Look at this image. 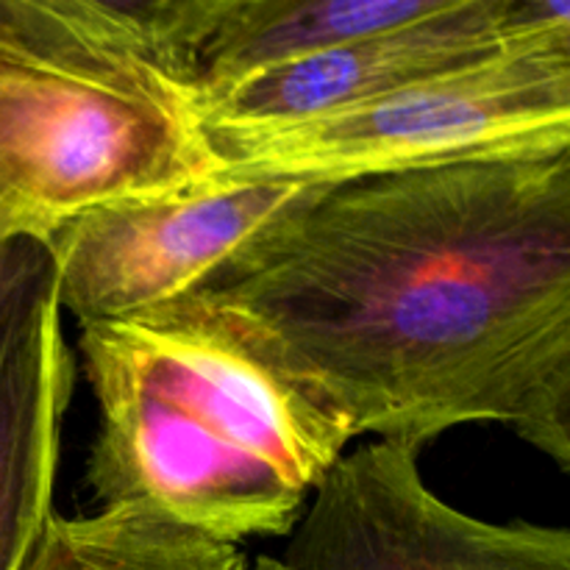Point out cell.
Wrapping results in <instances>:
<instances>
[{
	"mask_svg": "<svg viewBox=\"0 0 570 570\" xmlns=\"http://www.w3.org/2000/svg\"><path fill=\"white\" fill-rule=\"evenodd\" d=\"M217 173L161 0H0V248Z\"/></svg>",
	"mask_w": 570,
	"mask_h": 570,
	"instance_id": "3",
	"label": "cell"
},
{
	"mask_svg": "<svg viewBox=\"0 0 570 570\" xmlns=\"http://www.w3.org/2000/svg\"><path fill=\"white\" fill-rule=\"evenodd\" d=\"M189 298L354 440L495 423L570 471V150L321 184Z\"/></svg>",
	"mask_w": 570,
	"mask_h": 570,
	"instance_id": "1",
	"label": "cell"
},
{
	"mask_svg": "<svg viewBox=\"0 0 570 570\" xmlns=\"http://www.w3.org/2000/svg\"><path fill=\"white\" fill-rule=\"evenodd\" d=\"M98 426V507L142 512L215 543L287 538L354 434L278 373L220 312L181 298L81 323Z\"/></svg>",
	"mask_w": 570,
	"mask_h": 570,
	"instance_id": "2",
	"label": "cell"
},
{
	"mask_svg": "<svg viewBox=\"0 0 570 570\" xmlns=\"http://www.w3.org/2000/svg\"><path fill=\"white\" fill-rule=\"evenodd\" d=\"M321 184L217 173L156 198L104 206L42 245L61 315L126 321L198 293Z\"/></svg>",
	"mask_w": 570,
	"mask_h": 570,
	"instance_id": "5",
	"label": "cell"
},
{
	"mask_svg": "<svg viewBox=\"0 0 570 570\" xmlns=\"http://www.w3.org/2000/svg\"><path fill=\"white\" fill-rule=\"evenodd\" d=\"M570 26L568 0H445L434 14L271 67L204 100L206 128L309 120Z\"/></svg>",
	"mask_w": 570,
	"mask_h": 570,
	"instance_id": "7",
	"label": "cell"
},
{
	"mask_svg": "<svg viewBox=\"0 0 570 570\" xmlns=\"http://www.w3.org/2000/svg\"><path fill=\"white\" fill-rule=\"evenodd\" d=\"M421 451L379 443L345 451L287 534L282 570H570V532L490 523L426 484Z\"/></svg>",
	"mask_w": 570,
	"mask_h": 570,
	"instance_id": "6",
	"label": "cell"
},
{
	"mask_svg": "<svg viewBox=\"0 0 570 570\" xmlns=\"http://www.w3.org/2000/svg\"><path fill=\"white\" fill-rule=\"evenodd\" d=\"M445 0H178V37L200 106L220 89L434 14Z\"/></svg>",
	"mask_w": 570,
	"mask_h": 570,
	"instance_id": "9",
	"label": "cell"
},
{
	"mask_svg": "<svg viewBox=\"0 0 570 570\" xmlns=\"http://www.w3.org/2000/svg\"><path fill=\"white\" fill-rule=\"evenodd\" d=\"M248 570H282V568H278L276 557H256V560L248 562Z\"/></svg>",
	"mask_w": 570,
	"mask_h": 570,
	"instance_id": "12",
	"label": "cell"
},
{
	"mask_svg": "<svg viewBox=\"0 0 570 570\" xmlns=\"http://www.w3.org/2000/svg\"><path fill=\"white\" fill-rule=\"evenodd\" d=\"M239 546L215 543L120 507L50 515L20 570H248Z\"/></svg>",
	"mask_w": 570,
	"mask_h": 570,
	"instance_id": "10",
	"label": "cell"
},
{
	"mask_svg": "<svg viewBox=\"0 0 570 570\" xmlns=\"http://www.w3.org/2000/svg\"><path fill=\"white\" fill-rule=\"evenodd\" d=\"M42 273H48V256L39 245L20 243L0 248V315Z\"/></svg>",
	"mask_w": 570,
	"mask_h": 570,
	"instance_id": "11",
	"label": "cell"
},
{
	"mask_svg": "<svg viewBox=\"0 0 570 570\" xmlns=\"http://www.w3.org/2000/svg\"><path fill=\"white\" fill-rule=\"evenodd\" d=\"M50 273L0 315V570H20L53 515L61 432L76 387Z\"/></svg>",
	"mask_w": 570,
	"mask_h": 570,
	"instance_id": "8",
	"label": "cell"
},
{
	"mask_svg": "<svg viewBox=\"0 0 570 570\" xmlns=\"http://www.w3.org/2000/svg\"><path fill=\"white\" fill-rule=\"evenodd\" d=\"M209 139L226 173L301 184L570 150V26L328 115Z\"/></svg>",
	"mask_w": 570,
	"mask_h": 570,
	"instance_id": "4",
	"label": "cell"
}]
</instances>
